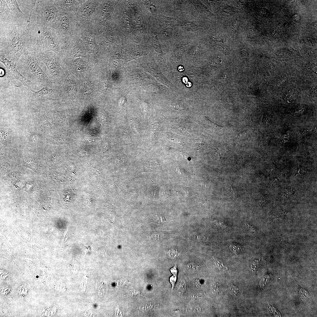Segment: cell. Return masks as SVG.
Masks as SVG:
<instances>
[{
    "label": "cell",
    "instance_id": "603a6c76",
    "mask_svg": "<svg viewBox=\"0 0 317 317\" xmlns=\"http://www.w3.org/2000/svg\"><path fill=\"white\" fill-rule=\"evenodd\" d=\"M53 138L55 141L60 142L64 141L66 138V135L64 134L55 135L53 136Z\"/></svg>",
    "mask_w": 317,
    "mask_h": 317
},
{
    "label": "cell",
    "instance_id": "9a60e30c",
    "mask_svg": "<svg viewBox=\"0 0 317 317\" xmlns=\"http://www.w3.org/2000/svg\"><path fill=\"white\" fill-rule=\"evenodd\" d=\"M157 22L159 27L163 28H173L176 25L175 19L173 17L166 16L159 14L157 17Z\"/></svg>",
    "mask_w": 317,
    "mask_h": 317
},
{
    "label": "cell",
    "instance_id": "8fae6325",
    "mask_svg": "<svg viewBox=\"0 0 317 317\" xmlns=\"http://www.w3.org/2000/svg\"><path fill=\"white\" fill-rule=\"evenodd\" d=\"M127 4L130 8L135 21L136 26L141 33L145 34L147 33V25L146 21L145 12L140 6L139 1H126Z\"/></svg>",
    "mask_w": 317,
    "mask_h": 317
},
{
    "label": "cell",
    "instance_id": "3957f363",
    "mask_svg": "<svg viewBox=\"0 0 317 317\" xmlns=\"http://www.w3.org/2000/svg\"><path fill=\"white\" fill-rule=\"evenodd\" d=\"M28 32L29 48L33 49L37 53L48 51H53L56 53H59L50 27L30 24Z\"/></svg>",
    "mask_w": 317,
    "mask_h": 317
},
{
    "label": "cell",
    "instance_id": "f546056e",
    "mask_svg": "<svg viewBox=\"0 0 317 317\" xmlns=\"http://www.w3.org/2000/svg\"><path fill=\"white\" fill-rule=\"evenodd\" d=\"M176 276L173 275L172 276L170 277V281L171 284L172 285V289L173 288L174 285L176 282Z\"/></svg>",
    "mask_w": 317,
    "mask_h": 317
},
{
    "label": "cell",
    "instance_id": "5bb4252c",
    "mask_svg": "<svg viewBox=\"0 0 317 317\" xmlns=\"http://www.w3.org/2000/svg\"><path fill=\"white\" fill-rule=\"evenodd\" d=\"M85 0H54V5L60 12L76 13Z\"/></svg>",
    "mask_w": 317,
    "mask_h": 317
},
{
    "label": "cell",
    "instance_id": "ba28073f",
    "mask_svg": "<svg viewBox=\"0 0 317 317\" xmlns=\"http://www.w3.org/2000/svg\"><path fill=\"white\" fill-rule=\"evenodd\" d=\"M101 0H85L82 3L75 15L77 22L81 28L89 26L92 16Z\"/></svg>",
    "mask_w": 317,
    "mask_h": 317
},
{
    "label": "cell",
    "instance_id": "d6986e66",
    "mask_svg": "<svg viewBox=\"0 0 317 317\" xmlns=\"http://www.w3.org/2000/svg\"><path fill=\"white\" fill-rule=\"evenodd\" d=\"M151 38L152 46L155 50L157 52L161 53V45L158 38L157 35L155 33H153L152 34Z\"/></svg>",
    "mask_w": 317,
    "mask_h": 317
},
{
    "label": "cell",
    "instance_id": "d6a6232c",
    "mask_svg": "<svg viewBox=\"0 0 317 317\" xmlns=\"http://www.w3.org/2000/svg\"><path fill=\"white\" fill-rule=\"evenodd\" d=\"M68 231L67 230V231L66 232L65 234L64 238H63V241H62V244H63L64 243V242H65V241H66V240H67V239H68Z\"/></svg>",
    "mask_w": 317,
    "mask_h": 317
},
{
    "label": "cell",
    "instance_id": "7c38bea8",
    "mask_svg": "<svg viewBox=\"0 0 317 317\" xmlns=\"http://www.w3.org/2000/svg\"><path fill=\"white\" fill-rule=\"evenodd\" d=\"M0 62L6 67L7 69L6 73L20 81L27 90L32 89L31 87L33 83L18 71L16 66V64L9 60L3 55L0 54Z\"/></svg>",
    "mask_w": 317,
    "mask_h": 317
},
{
    "label": "cell",
    "instance_id": "2e32d148",
    "mask_svg": "<svg viewBox=\"0 0 317 317\" xmlns=\"http://www.w3.org/2000/svg\"><path fill=\"white\" fill-rule=\"evenodd\" d=\"M176 25L187 31L194 32L198 29V27L195 23L189 21H177Z\"/></svg>",
    "mask_w": 317,
    "mask_h": 317
},
{
    "label": "cell",
    "instance_id": "6da1fadb",
    "mask_svg": "<svg viewBox=\"0 0 317 317\" xmlns=\"http://www.w3.org/2000/svg\"><path fill=\"white\" fill-rule=\"evenodd\" d=\"M29 39L28 26L11 12L0 16V54L16 64L29 48Z\"/></svg>",
    "mask_w": 317,
    "mask_h": 317
},
{
    "label": "cell",
    "instance_id": "30bf717a",
    "mask_svg": "<svg viewBox=\"0 0 317 317\" xmlns=\"http://www.w3.org/2000/svg\"><path fill=\"white\" fill-rule=\"evenodd\" d=\"M27 90L28 98L33 104L38 106L43 104L48 100H54L56 96L52 86H43L38 91L32 89Z\"/></svg>",
    "mask_w": 317,
    "mask_h": 317
},
{
    "label": "cell",
    "instance_id": "4fadbf2b",
    "mask_svg": "<svg viewBox=\"0 0 317 317\" xmlns=\"http://www.w3.org/2000/svg\"><path fill=\"white\" fill-rule=\"evenodd\" d=\"M11 13L20 23L29 26L31 16L22 11L17 0H5Z\"/></svg>",
    "mask_w": 317,
    "mask_h": 317
},
{
    "label": "cell",
    "instance_id": "cb8c5ba5",
    "mask_svg": "<svg viewBox=\"0 0 317 317\" xmlns=\"http://www.w3.org/2000/svg\"><path fill=\"white\" fill-rule=\"evenodd\" d=\"M230 247H231V249H232V251L236 254L237 255L240 254L241 249L239 246L235 244H232L230 245Z\"/></svg>",
    "mask_w": 317,
    "mask_h": 317
},
{
    "label": "cell",
    "instance_id": "52a82bcc",
    "mask_svg": "<svg viewBox=\"0 0 317 317\" xmlns=\"http://www.w3.org/2000/svg\"><path fill=\"white\" fill-rule=\"evenodd\" d=\"M119 1L101 0L92 16L89 26L98 28L111 21L114 10Z\"/></svg>",
    "mask_w": 317,
    "mask_h": 317
},
{
    "label": "cell",
    "instance_id": "d4e9b609",
    "mask_svg": "<svg viewBox=\"0 0 317 317\" xmlns=\"http://www.w3.org/2000/svg\"><path fill=\"white\" fill-rule=\"evenodd\" d=\"M169 256L172 258H178L180 254L176 250H171L168 252Z\"/></svg>",
    "mask_w": 317,
    "mask_h": 317
},
{
    "label": "cell",
    "instance_id": "e575fe53",
    "mask_svg": "<svg viewBox=\"0 0 317 317\" xmlns=\"http://www.w3.org/2000/svg\"><path fill=\"white\" fill-rule=\"evenodd\" d=\"M264 204V201H260L257 204V205L259 207H262V205H263Z\"/></svg>",
    "mask_w": 317,
    "mask_h": 317
},
{
    "label": "cell",
    "instance_id": "484cf974",
    "mask_svg": "<svg viewBox=\"0 0 317 317\" xmlns=\"http://www.w3.org/2000/svg\"><path fill=\"white\" fill-rule=\"evenodd\" d=\"M18 294L21 296H25L26 294L27 289L25 286H23L20 287L18 289Z\"/></svg>",
    "mask_w": 317,
    "mask_h": 317
},
{
    "label": "cell",
    "instance_id": "7a4b0ae2",
    "mask_svg": "<svg viewBox=\"0 0 317 317\" xmlns=\"http://www.w3.org/2000/svg\"><path fill=\"white\" fill-rule=\"evenodd\" d=\"M132 15L130 8L126 2L123 4L121 3L119 4V3L115 7L111 21L121 39L123 36L124 41H131L137 43H141L140 40L143 36L136 26L133 23Z\"/></svg>",
    "mask_w": 317,
    "mask_h": 317
},
{
    "label": "cell",
    "instance_id": "5b68a950",
    "mask_svg": "<svg viewBox=\"0 0 317 317\" xmlns=\"http://www.w3.org/2000/svg\"><path fill=\"white\" fill-rule=\"evenodd\" d=\"M52 1L37 0L31 15L29 24L50 27L54 24L60 11L53 4H49Z\"/></svg>",
    "mask_w": 317,
    "mask_h": 317
},
{
    "label": "cell",
    "instance_id": "4dcf8cb0",
    "mask_svg": "<svg viewBox=\"0 0 317 317\" xmlns=\"http://www.w3.org/2000/svg\"><path fill=\"white\" fill-rule=\"evenodd\" d=\"M170 271L174 276H176L177 271L176 269V267L175 265L172 268H171L170 269Z\"/></svg>",
    "mask_w": 317,
    "mask_h": 317
},
{
    "label": "cell",
    "instance_id": "9c48e42d",
    "mask_svg": "<svg viewBox=\"0 0 317 317\" xmlns=\"http://www.w3.org/2000/svg\"><path fill=\"white\" fill-rule=\"evenodd\" d=\"M37 53L38 57L46 66L50 73L56 80L60 81L61 76L60 66L62 61L58 54L53 51Z\"/></svg>",
    "mask_w": 317,
    "mask_h": 317
},
{
    "label": "cell",
    "instance_id": "4316f807",
    "mask_svg": "<svg viewBox=\"0 0 317 317\" xmlns=\"http://www.w3.org/2000/svg\"><path fill=\"white\" fill-rule=\"evenodd\" d=\"M198 265L194 263H190L187 266V269L191 270H195L198 269Z\"/></svg>",
    "mask_w": 317,
    "mask_h": 317
},
{
    "label": "cell",
    "instance_id": "ac0fdd59",
    "mask_svg": "<svg viewBox=\"0 0 317 317\" xmlns=\"http://www.w3.org/2000/svg\"><path fill=\"white\" fill-rule=\"evenodd\" d=\"M53 113L58 121L63 122L65 120V113L60 107L58 106H55Z\"/></svg>",
    "mask_w": 317,
    "mask_h": 317
},
{
    "label": "cell",
    "instance_id": "277c9868",
    "mask_svg": "<svg viewBox=\"0 0 317 317\" xmlns=\"http://www.w3.org/2000/svg\"><path fill=\"white\" fill-rule=\"evenodd\" d=\"M50 28L55 39L80 37L81 32L73 12H60Z\"/></svg>",
    "mask_w": 317,
    "mask_h": 317
},
{
    "label": "cell",
    "instance_id": "836d02e7",
    "mask_svg": "<svg viewBox=\"0 0 317 317\" xmlns=\"http://www.w3.org/2000/svg\"><path fill=\"white\" fill-rule=\"evenodd\" d=\"M198 237L200 241H205V240H206V239H205L206 238L204 236L199 235L198 236Z\"/></svg>",
    "mask_w": 317,
    "mask_h": 317
},
{
    "label": "cell",
    "instance_id": "e0dca14e",
    "mask_svg": "<svg viewBox=\"0 0 317 317\" xmlns=\"http://www.w3.org/2000/svg\"><path fill=\"white\" fill-rule=\"evenodd\" d=\"M158 29V35L162 39L165 40L173 41L172 35L173 28H163L159 27Z\"/></svg>",
    "mask_w": 317,
    "mask_h": 317
},
{
    "label": "cell",
    "instance_id": "ffe728a7",
    "mask_svg": "<svg viewBox=\"0 0 317 317\" xmlns=\"http://www.w3.org/2000/svg\"><path fill=\"white\" fill-rule=\"evenodd\" d=\"M142 2L148 10L153 14L157 13V9L156 6L153 3L152 1L148 0L141 1Z\"/></svg>",
    "mask_w": 317,
    "mask_h": 317
},
{
    "label": "cell",
    "instance_id": "8992f818",
    "mask_svg": "<svg viewBox=\"0 0 317 317\" xmlns=\"http://www.w3.org/2000/svg\"><path fill=\"white\" fill-rule=\"evenodd\" d=\"M22 55L21 61L23 68L33 74L43 87L52 86V82L41 68L37 53L28 48Z\"/></svg>",
    "mask_w": 317,
    "mask_h": 317
},
{
    "label": "cell",
    "instance_id": "44dd1931",
    "mask_svg": "<svg viewBox=\"0 0 317 317\" xmlns=\"http://www.w3.org/2000/svg\"><path fill=\"white\" fill-rule=\"evenodd\" d=\"M227 290L229 294L234 296L237 295L239 291L238 288L232 284H230L228 286Z\"/></svg>",
    "mask_w": 317,
    "mask_h": 317
},
{
    "label": "cell",
    "instance_id": "f1b7e54d",
    "mask_svg": "<svg viewBox=\"0 0 317 317\" xmlns=\"http://www.w3.org/2000/svg\"><path fill=\"white\" fill-rule=\"evenodd\" d=\"M213 257L215 259L216 264L219 268H222V267H223V264L221 260L214 257Z\"/></svg>",
    "mask_w": 317,
    "mask_h": 317
},
{
    "label": "cell",
    "instance_id": "1f68e13d",
    "mask_svg": "<svg viewBox=\"0 0 317 317\" xmlns=\"http://www.w3.org/2000/svg\"><path fill=\"white\" fill-rule=\"evenodd\" d=\"M9 289L8 287H6L3 289L1 291V293L2 294H7L8 292H9Z\"/></svg>",
    "mask_w": 317,
    "mask_h": 317
},
{
    "label": "cell",
    "instance_id": "83f0119b",
    "mask_svg": "<svg viewBox=\"0 0 317 317\" xmlns=\"http://www.w3.org/2000/svg\"><path fill=\"white\" fill-rule=\"evenodd\" d=\"M220 286L219 283L217 281H215L213 283L212 289L215 292H217L220 287Z\"/></svg>",
    "mask_w": 317,
    "mask_h": 317
},
{
    "label": "cell",
    "instance_id": "7402d4cb",
    "mask_svg": "<svg viewBox=\"0 0 317 317\" xmlns=\"http://www.w3.org/2000/svg\"><path fill=\"white\" fill-rule=\"evenodd\" d=\"M186 284L184 280H181L179 282L178 285V292L180 295L184 294L186 290Z\"/></svg>",
    "mask_w": 317,
    "mask_h": 317
}]
</instances>
